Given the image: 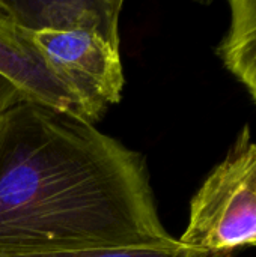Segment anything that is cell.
<instances>
[{
    "instance_id": "5b68a950",
    "label": "cell",
    "mask_w": 256,
    "mask_h": 257,
    "mask_svg": "<svg viewBox=\"0 0 256 257\" xmlns=\"http://www.w3.org/2000/svg\"><path fill=\"white\" fill-rule=\"evenodd\" d=\"M0 74L36 102L77 117V107L68 92L47 71L41 57L0 6ZM81 119V117H80Z\"/></svg>"
},
{
    "instance_id": "52a82bcc",
    "label": "cell",
    "mask_w": 256,
    "mask_h": 257,
    "mask_svg": "<svg viewBox=\"0 0 256 257\" xmlns=\"http://www.w3.org/2000/svg\"><path fill=\"white\" fill-rule=\"evenodd\" d=\"M226 253H211L187 247L178 239L163 247H106L74 251L30 253V254H3L0 257H232Z\"/></svg>"
},
{
    "instance_id": "277c9868",
    "label": "cell",
    "mask_w": 256,
    "mask_h": 257,
    "mask_svg": "<svg viewBox=\"0 0 256 257\" xmlns=\"http://www.w3.org/2000/svg\"><path fill=\"white\" fill-rule=\"evenodd\" d=\"M0 6L23 30L84 29L121 41V0H0Z\"/></svg>"
},
{
    "instance_id": "8992f818",
    "label": "cell",
    "mask_w": 256,
    "mask_h": 257,
    "mask_svg": "<svg viewBox=\"0 0 256 257\" xmlns=\"http://www.w3.org/2000/svg\"><path fill=\"white\" fill-rule=\"evenodd\" d=\"M229 12V27L216 54L256 104V0H231Z\"/></svg>"
},
{
    "instance_id": "6da1fadb",
    "label": "cell",
    "mask_w": 256,
    "mask_h": 257,
    "mask_svg": "<svg viewBox=\"0 0 256 257\" xmlns=\"http://www.w3.org/2000/svg\"><path fill=\"white\" fill-rule=\"evenodd\" d=\"M175 241L142 154L36 102L0 114V256Z\"/></svg>"
},
{
    "instance_id": "ba28073f",
    "label": "cell",
    "mask_w": 256,
    "mask_h": 257,
    "mask_svg": "<svg viewBox=\"0 0 256 257\" xmlns=\"http://www.w3.org/2000/svg\"><path fill=\"white\" fill-rule=\"evenodd\" d=\"M24 101H29L24 92L17 87L9 78L0 74V114Z\"/></svg>"
},
{
    "instance_id": "3957f363",
    "label": "cell",
    "mask_w": 256,
    "mask_h": 257,
    "mask_svg": "<svg viewBox=\"0 0 256 257\" xmlns=\"http://www.w3.org/2000/svg\"><path fill=\"white\" fill-rule=\"evenodd\" d=\"M20 30L74 99L83 120H100L110 105L121 101L125 77L119 39L84 29Z\"/></svg>"
},
{
    "instance_id": "7a4b0ae2",
    "label": "cell",
    "mask_w": 256,
    "mask_h": 257,
    "mask_svg": "<svg viewBox=\"0 0 256 257\" xmlns=\"http://www.w3.org/2000/svg\"><path fill=\"white\" fill-rule=\"evenodd\" d=\"M181 244L234 254L256 245V142L246 123L192 197Z\"/></svg>"
}]
</instances>
